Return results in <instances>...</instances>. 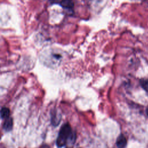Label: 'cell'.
<instances>
[{
	"label": "cell",
	"instance_id": "8",
	"mask_svg": "<svg viewBox=\"0 0 148 148\" xmlns=\"http://www.w3.org/2000/svg\"><path fill=\"white\" fill-rule=\"evenodd\" d=\"M140 84L142 88L148 92V80H140Z\"/></svg>",
	"mask_w": 148,
	"mask_h": 148
},
{
	"label": "cell",
	"instance_id": "12",
	"mask_svg": "<svg viewBox=\"0 0 148 148\" xmlns=\"http://www.w3.org/2000/svg\"><path fill=\"white\" fill-rule=\"evenodd\" d=\"M68 148H69V147H68Z\"/></svg>",
	"mask_w": 148,
	"mask_h": 148
},
{
	"label": "cell",
	"instance_id": "10",
	"mask_svg": "<svg viewBox=\"0 0 148 148\" xmlns=\"http://www.w3.org/2000/svg\"><path fill=\"white\" fill-rule=\"evenodd\" d=\"M147 113H148V108H147Z\"/></svg>",
	"mask_w": 148,
	"mask_h": 148
},
{
	"label": "cell",
	"instance_id": "5",
	"mask_svg": "<svg viewBox=\"0 0 148 148\" xmlns=\"http://www.w3.org/2000/svg\"><path fill=\"white\" fill-rule=\"evenodd\" d=\"M60 121H61V116L57 114V112L54 110L53 112L51 113V122L52 124L54 126H56L59 124Z\"/></svg>",
	"mask_w": 148,
	"mask_h": 148
},
{
	"label": "cell",
	"instance_id": "7",
	"mask_svg": "<svg viewBox=\"0 0 148 148\" xmlns=\"http://www.w3.org/2000/svg\"><path fill=\"white\" fill-rule=\"evenodd\" d=\"M10 115V110L6 107H2L1 110V116L2 119H7Z\"/></svg>",
	"mask_w": 148,
	"mask_h": 148
},
{
	"label": "cell",
	"instance_id": "6",
	"mask_svg": "<svg viewBox=\"0 0 148 148\" xmlns=\"http://www.w3.org/2000/svg\"><path fill=\"white\" fill-rule=\"evenodd\" d=\"M13 127V120L10 117H8L6 119L3 124V128L6 131H9L12 129Z\"/></svg>",
	"mask_w": 148,
	"mask_h": 148
},
{
	"label": "cell",
	"instance_id": "3",
	"mask_svg": "<svg viewBox=\"0 0 148 148\" xmlns=\"http://www.w3.org/2000/svg\"><path fill=\"white\" fill-rule=\"evenodd\" d=\"M51 4H58L63 8L71 10L74 7V2L73 0H50Z\"/></svg>",
	"mask_w": 148,
	"mask_h": 148
},
{
	"label": "cell",
	"instance_id": "11",
	"mask_svg": "<svg viewBox=\"0 0 148 148\" xmlns=\"http://www.w3.org/2000/svg\"><path fill=\"white\" fill-rule=\"evenodd\" d=\"M147 115H148V113H147Z\"/></svg>",
	"mask_w": 148,
	"mask_h": 148
},
{
	"label": "cell",
	"instance_id": "9",
	"mask_svg": "<svg viewBox=\"0 0 148 148\" xmlns=\"http://www.w3.org/2000/svg\"><path fill=\"white\" fill-rule=\"evenodd\" d=\"M39 148H50V147L49 146V145H47L46 144H43V145H41Z\"/></svg>",
	"mask_w": 148,
	"mask_h": 148
},
{
	"label": "cell",
	"instance_id": "4",
	"mask_svg": "<svg viewBox=\"0 0 148 148\" xmlns=\"http://www.w3.org/2000/svg\"><path fill=\"white\" fill-rule=\"evenodd\" d=\"M127 145V140L123 135H120L117 139L116 146L117 148H125Z\"/></svg>",
	"mask_w": 148,
	"mask_h": 148
},
{
	"label": "cell",
	"instance_id": "2",
	"mask_svg": "<svg viewBox=\"0 0 148 148\" xmlns=\"http://www.w3.org/2000/svg\"><path fill=\"white\" fill-rule=\"evenodd\" d=\"M47 58H45L47 64H51V65H56L60 64L61 59L62 55L60 53H57L54 51H51L50 53L47 54Z\"/></svg>",
	"mask_w": 148,
	"mask_h": 148
},
{
	"label": "cell",
	"instance_id": "1",
	"mask_svg": "<svg viewBox=\"0 0 148 148\" xmlns=\"http://www.w3.org/2000/svg\"><path fill=\"white\" fill-rule=\"evenodd\" d=\"M75 137V135L72 133L70 125L68 123L64 124L60 130L56 140V145L58 147H64L68 141L74 142Z\"/></svg>",
	"mask_w": 148,
	"mask_h": 148
}]
</instances>
